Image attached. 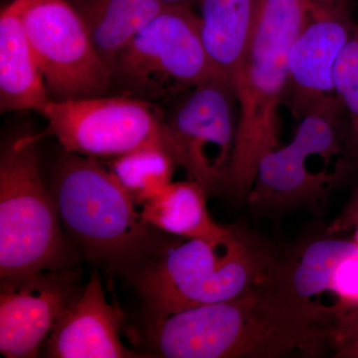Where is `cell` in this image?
<instances>
[{
  "instance_id": "cell-1",
  "label": "cell",
  "mask_w": 358,
  "mask_h": 358,
  "mask_svg": "<svg viewBox=\"0 0 358 358\" xmlns=\"http://www.w3.org/2000/svg\"><path fill=\"white\" fill-rule=\"evenodd\" d=\"M271 277L231 300L148 320L141 345L164 358H319L333 353V334L292 306Z\"/></svg>"
},
{
  "instance_id": "cell-9",
  "label": "cell",
  "mask_w": 358,
  "mask_h": 358,
  "mask_svg": "<svg viewBox=\"0 0 358 358\" xmlns=\"http://www.w3.org/2000/svg\"><path fill=\"white\" fill-rule=\"evenodd\" d=\"M288 253L273 270L275 288L296 310L334 333L358 313V243L326 231Z\"/></svg>"
},
{
  "instance_id": "cell-17",
  "label": "cell",
  "mask_w": 358,
  "mask_h": 358,
  "mask_svg": "<svg viewBox=\"0 0 358 358\" xmlns=\"http://www.w3.org/2000/svg\"><path fill=\"white\" fill-rule=\"evenodd\" d=\"M109 70L134 37L167 6L159 0H68Z\"/></svg>"
},
{
  "instance_id": "cell-7",
  "label": "cell",
  "mask_w": 358,
  "mask_h": 358,
  "mask_svg": "<svg viewBox=\"0 0 358 358\" xmlns=\"http://www.w3.org/2000/svg\"><path fill=\"white\" fill-rule=\"evenodd\" d=\"M121 95L157 103L215 76L192 6H169L150 21L110 68Z\"/></svg>"
},
{
  "instance_id": "cell-21",
  "label": "cell",
  "mask_w": 358,
  "mask_h": 358,
  "mask_svg": "<svg viewBox=\"0 0 358 358\" xmlns=\"http://www.w3.org/2000/svg\"><path fill=\"white\" fill-rule=\"evenodd\" d=\"M334 355L358 358V313L348 317L334 334Z\"/></svg>"
},
{
  "instance_id": "cell-10",
  "label": "cell",
  "mask_w": 358,
  "mask_h": 358,
  "mask_svg": "<svg viewBox=\"0 0 358 358\" xmlns=\"http://www.w3.org/2000/svg\"><path fill=\"white\" fill-rule=\"evenodd\" d=\"M24 23L52 100L107 95L109 68L68 0H30Z\"/></svg>"
},
{
  "instance_id": "cell-11",
  "label": "cell",
  "mask_w": 358,
  "mask_h": 358,
  "mask_svg": "<svg viewBox=\"0 0 358 358\" xmlns=\"http://www.w3.org/2000/svg\"><path fill=\"white\" fill-rule=\"evenodd\" d=\"M167 129L190 180L207 192L220 189L236 141L239 107L232 87L215 75L174 99Z\"/></svg>"
},
{
  "instance_id": "cell-3",
  "label": "cell",
  "mask_w": 358,
  "mask_h": 358,
  "mask_svg": "<svg viewBox=\"0 0 358 358\" xmlns=\"http://www.w3.org/2000/svg\"><path fill=\"white\" fill-rule=\"evenodd\" d=\"M279 253L261 238L235 227L227 239H187L147 259L134 286L148 317L231 300L272 275Z\"/></svg>"
},
{
  "instance_id": "cell-22",
  "label": "cell",
  "mask_w": 358,
  "mask_h": 358,
  "mask_svg": "<svg viewBox=\"0 0 358 358\" xmlns=\"http://www.w3.org/2000/svg\"><path fill=\"white\" fill-rule=\"evenodd\" d=\"M358 222V185L353 192L352 197L348 200L345 208L341 211L336 220L327 227V232L329 234L338 235L345 231L352 230Z\"/></svg>"
},
{
  "instance_id": "cell-2",
  "label": "cell",
  "mask_w": 358,
  "mask_h": 358,
  "mask_svg": "<svg viewBox=\"0 0 358 358\" xmlns=\"http://www.w3.org/2000/svg\"><path fill=\"white\" fill-rule=\"evenodd\" d=\"M312 14L308 0H259L253 34L230 85L239 107L234 152L221 190L247 199L261 159L277 147L278 109L289 54Z\"/></svg>"
},
{
  "instance_id": "cell-5",
  "label": "cell",
  "mask_w": 358,
  "mask_h": 358,
  "mask_svg": "<svg viewBox=\"0 0 358 358\" xmlns=\"http://www.w3.org/2000/svg\"><path fill=\"white\" fill-rule=\"evenodd\" d=\"M36 136L25 134L0 157V277L70 270L72 252L63 236L54 199L42 180Z\"/></svg>"
},
{
  "instance_id": "cell-18",
  "label": "cell",
  "mask_w": 358,
  "mask_h": 358,
  "mask_svg": "<svg viewBox=\"0 0 358 358\" xmlns=\"http://www.w3.org/2000/svg\"><path fill=\"white\" fill-rule=\"evenodd\" d=\"M206 189L194 180L171 182L154 199L143 204L141 217L152 227L186 239L221 241L235 227L216 223L206 206Z\"/></svg>"
},
{
  "instance_id": "cell-19",
  "label": "cell",
  "mask_w": 358,
  "mask_h": 358,
  "mask_svg": "<svg viewBox=\"0 0 358 358\" xmlns=\"http://www.w3.org/2000/svg\"><path fill=\"white\" fill-rule=\"evenodd\" d=\"M176 160L157 148H141L113 160L110 171L134 203H145L173 182Z\"/></svg>"
},
{
  "instance_id": "cell-16",
  "label": "cell",
  "mask_w": 358,
  "mask_h": 358,
  "mask_svg": "<svg viewBox=\"0 0 358 358\" xmlns=\"http://www.w3.org/2000/svg\"><path fill=\"white\" fill-rule=\"evenodd\" d=\"M200 34L214 70L230 84L245 54L259 0H199Z\"/></svg>"
},
{
  "instance_id": "cell-4",
  "label": "cell",
  "mask_w": 358,
  "mask_h": 358,
  "mask_svg": "<svg viewBox=\"0 0 358 358\" xmlns=\"http://www.w3.org/2000/svg\"><path fill=\"white\" fill-rule=\"evenodd\" d=\"M52 193L66 229L91 260L117 270L150 255L152 226L98 159L65 152L54 171Z\"/></svg>"
},
{
  "instance_id": "cell-14",
  "label": "cell",
  "mask_w": 358,
  "mask_h": 358,
  "mask_svg": "<svg viewBox=\"0 0 358 358\" xmlns=\"http://www.w3.org/2000/svg\"><path fill=\"white\" fill-rule=\"evenodd\" d=\"M122 315L103 293L96 271L76 301L62 313L46 343L52 358H131L138 352L122 345Z\"/></svg>"
},
{
  "instance_id": "cell-8",
  "label": "cell",
  "mask_w": 358,
  "mask_h": 358,
  "mask_svg": "<svg viewBox=\"0 0 358 358\" xmlns=\"http://www.w3.org/2000/svg\"><path fill=\"white\" fill-rule=\"evenodd\" d=\"M39 114L47 134L65 152L91 159H117L141 150H164L180 166V152L157 103L127 95L50 100Z\"/></svg>"
},
{
  "instance_id": "cell-6",
  "label": "cell",
  "mask_w": 358,
  "mask_h": 358,
  "mask_svg": "<svg viewBox=\"0 0 358 358\" xmlns=\"http://www.w3.org/2000/svg\"><path fill=\"white\" fill-rule=\"evenodd\" d=\"M357 155L338 98L313 106L301 117L293 141L261 159L247 200L263 211H285L326 199L343 174L313 169L315 162L350 166Z\"/></svg>"
},
{
  "instance_id": "cell-24",
  "label": "cell",
  "mask_w": 358,
  "mask_h": 358,
  "mask_svg": "<svg viewBox=\"0 0 358 358\" xmlns=\"http://www.w3.org/2000/svg\"><path fill=\"white\" fill-rule=\"evenodd\" d=\"M166 6H192L193 2H199V0H159Z\"/></svg>"
},
{
  "instance_id": "cell-13",
  "label": "cell",
  "mask_w": 358,
  "mask_h": 358,
  "mask_svg": "<svg viewBox=\"0 0 358 358\" xmlns=\"http://www.w3.org/2000/svg\"><path fill=\"white\" fill-rule=\"evenodd\" d=\"M355 30L350 16L312 9L310 20L289 54L285 96L296 119H301L313 106L338 99L334 88V64Z\"/></svg>"
},
{
  "instance_id": "cell-23",
  "label": "cell",
  "mask_w": 358,
  "mask_h": 358,
  "mask_svg": "<svg viewBox=\"0 0 358 358\" xmlns=\"http://www.w3.org/2000/svg\"><path fill=\"white\" fill-rule=\"evenodd\" d=\"M313 10L334 15L350 16V0H308Z\"/></svg>"
},
{
  "instance_id": "cell-15",
  "label": "cell",
  "mask_w": 358,
  "mask_h": 358,
  "mask_svg": "<svg viewBox=\"0 0 358 358\" xmlns=\"http://www.w3.org/2000/svg\"><path fill=\"white\" fill-rule=\"evenodd\" d=\"M30 0H13L0 14V110L40 112L50 100L28 38L24 13Z\"/></svg>"
},
{
  "instance_id": "cell-12",
  "label": "cell",
  "mask_w": 358,
  "mask_h": 358,
  "mask_svg": "<svg viewBox=\"0 0 358 358\" xmlns=\"http://www.w3.org/2000/svg\"><path fill=\"white\" fill-rule=\"evenodd\" d=\"M81 293L76 272L71 268L1 278V355L39 357L56 322Z\"/></svg>"
},
{
  "instance_id": "cell-20",
  "label": "cell",
  "mask_w": 358,
  "mask_h": 358,
  "mask_svg": "<svg viewBox=\"0 0 358 358\" xmlns=\"http://www.w3.org/2000/svg\"><path fill=\"white\" fill-rule=\"evenodd\" d=\"M334 88L350 124V143L358 157V28L334 64Z\"/></svg>"
}]
</instances>
